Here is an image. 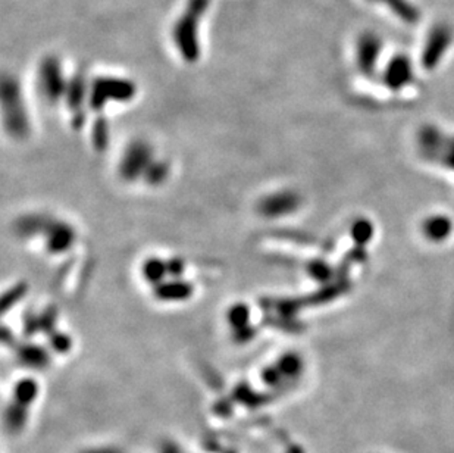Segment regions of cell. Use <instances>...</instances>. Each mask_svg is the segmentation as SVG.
Here are the masks:
<instances>
[{
    "label": "cell",
    "mask_w": 454,
    "mask_h": 453,
    "mask_svg": "<svg viewBox=\"0 0 454 453\" xmlns=\"http://www.w3.org/2000/svg\"><path fill=\"white\" fill-rule=\"evenodd\" d=\"M38 395L40 386L34 378H21L13 384L4 415L5 430L11 436H18L27 428Z\"/></svg>",
    "instance_id": "cell-1"
},
{
    "label": "cell",
    "mask_w": 454,
    "mask_h": 453,
    "mask_svg": "<svg viewBox=\"0 0 454 453\" xmlns=\"http://www.w3.org/2000/svg\"><path fill=\"white\" fill-rule=\"evenodd\" d=\"M419 148L426 158L434 159L454 171V137L443 136L434 127H425L419 134Z\"/></svg>",
    "instance_id": "cell-2"
},
{
    "label": "cell",
    "mask_w": 454,
    "mask_h": 453,
    "mask_svg": "<svg viewBox=\"0 0 454 453\" xmlns=\"http://www.w3.org/2000/svg\"><path fill=\"white\" fill-rule=\"evenodd\" d=\"M152 162L153 156L149 144L143 140H134L128 144L122 155L119 163L121 177L127 181H135L144 175Z\"/></svg>",
    "instance_id": "cell-3"
},
{
    "label": "cell",
    "mask_w": 454,
    "mask_h": 453,
    "mask_svg": "<svg viewBox=\"0 0 454 453\" xmlns=\"http://www.w3.org/2000/svg\"><path fill=\"white\" fill-rule=\"evenodd\" d=\"M135 89L128 81L116 78H99L90 92V107L93 111H100L109 100H130Z\"/></svg>",
    "instance_id": "cell-4"
},
{
    "label": "cell",
    "mask_w": 454,
    "mask_h": 453,
    "mask_svg": "<svg viewBox=\"0 0 454 453\" xmlns=\"http://www.w3.org/2000/svg\"><path fill=\"white\" fill-rule=\"evenodd\" d=\"M4 108H5V126L11 136L23 138L28 134V118L23 103L19 100L16 84H4Z\"/></svg>",
    "instance_id": "cell-5"
},
{
    "label": "cell",
    "mask_w": 454,
    "mask_h": 453,
    "mask_svg": "<svg viewBox=\"0 0 454 453\" xmlns=\"http://www.w3.org/2000/svg\"><path fill=\"white\" fill-rule=\"evenodd\" d=\"M300 204L301 199L296 192L284 190L265 196L258 204V211L265 218L277 219L294 214L300 208Z\"/></svg>",
    "instance_id": "cell-6"
},
{
    "label": "cell",
    "mask_w": 454,
    "mask_h": 453,
    "mask_svg": "<svg viewBox=\"0 0 454 453\" xmlns=\"http://www.w3.org/2000/svg\"><path fill=\"white\" fill-rule=\"evenodd\" d=\"M451 40H453L451 30L445 26H438L437 28L431 31L423 55H422V64L425 68L431 70L438 65L440 59L444 56L445 50L451 45Z\"/></svg>",
    "instance_id": "cell-7"
},
{
    "label": "cell",
    "mask_w": 454,
    "mask_h": 453,
    "mask_svg": "<svg viewBox=\"0 0 454 453\" xmlns=\"http://www.w3.org/2000/svg\"><path fill=\"white\" fill-rule=\"evenodd\" d=\"M384 81L385 86L393 92H400L407 87L414 81V70H411L410 60L404 55L391 59L384 74Z\"/></svg>",
    "instance_id": "cell-8"
},
{
    "label": "cell",
    "mask_w": 454,
    "mask_h": 453,
    "mask_svg": "<svg viewBox=\"0 0 454 453\" xmlns=\"http://www.w3.org/2000/svg\"><path fill=\"white\" fill-rule=\"evenodd\" d=\"M46 246L52 253H64L70 251L75 241V231L67 222L53 221L49 224L46 230Z\"/></svg>",
    "instance_id": "cell-9"
},
{
    "label": "cell",
    "mask_w": 454,
    "mask_h": 453,
    "mask_svg": "<svg viewBox=\"0 0 454 453\" xmlns=\"http://www.w3.org/2000/svg\"><path fill=\"white\" fill-rule=\"evenodd\" d=\"M381 53V41L374 34H365L358 46V67L363 75H372Z\"/></svg>",
    "instance_id": "cell-10"
},
{
    "label": "cell",
    "mask_w": 454,
    "mask_h": 453,
    "mask_svg": "<svg viewBox=\"0 0 454 453\" xmlns=\"http://www.w3.org/2000/svg\"><path fill=\"white\" fill-rule=\"evenodd\" d=\"M155 298L162 302H182L193 295V284L182 278L165 280L155 285Z\"/></svg>",
    "instance_id": "cell-11"
},
{
    "label": "cell",
    "mask_w": 454,
    "mask_h": 453,
    "mask_svg": "<svg viewBox=\"0 0 454 453\" xmlns=\"http://www.w3.org/2000/svg\"><path fill=\"white\" fill-rule=\"evenodd\" d=\"M453 231V224L450 218L437 215V217H429L423 221L422 224V233L429 241H444Z\"/></svg>",
    "instance_id": "cell-12"
},
{
    "label": "cell",
    "mask_w": 454,
    "mask_h": 453,
    "mask_svg": "<svg viewBox=\"0 0 454 453\" xmlns=\"http://www.w3.org/2000/svg\"><path fill=\"white\" fill-rule=\"evenodd\" d=\"M41 84H43L45 93L50 100H57L67 92L65 82L62 80V75L55 64H49L45 67L43 74H41Z\"/></svg>",
    "instance_id": "cell-13"
},
{
    "label": "cell",
    "mask_w": 454,
    "mask_h": 453,
    "mask_svg": "<svg viewBox=\"0 0 454 453\" xmlns=\"http://www.w3.org/2000/svg\"><path fill=\"white\" fill-rule=\"evenodd\" d=\"M16 355L21 364L33 369H41L49 364V355L46 350L31 343L19 346L16 350Z\"/></svg>",
    "instance_id": "cell-14"
},
{
    "label": "cell",
    "mask_w": 454,
    "mask_h": 453,
    "mask_svg": "<svg viewBox=\"0 0 454 453\" xmlns=\"http://www.w3.org/2000/svg\"><path fill=\"white\" fill-rule=\"evenodd\" d=\"M367 2H377L384 5L387 9L393 12L403 23L414 24L419 19V11L409 0H367Z\"/></svg>",
    "instance_id": "cell-15"
},
{
    "label": "cell",
    "mask_w": 454,
    "mask_h": 453,
    "mask_svg": "<svg viewBox=\"0 0 454 453\" xmlns=\"http://www.w3.org/2000/svg\"><path fill=\"white\" fill-rule=\"evenodd\" d=\"M52 222L50 218L43 217V215H27L19 218L15 224V231L16 234L23 237H30L34 234L46 233L49 224Z\"/></svg>",
    "instance_id": "cell-16"
},
{
    "label": "cell",
    "mask_w": 454,
    "mask_h": 453,
    "mask_svg": "<svg viewBox=\"0 0 454 453\" xmlns=\"http://www.w3.org/2000/svg\"><path fill=\"white\" fill-rule=\"evenodd\" d=\"M141 273L144 280L150 283L153 287L163 283L165 277L168 275V265L167 261H162L159 258H149L141 266Z\"/></svg>",
    "instance_id": "cell-17"
},
{
    "label": "cell",
    "mask_w": 454,
    "mask_h": 453,
    "mask_svg": "<svg viewBox=\"0 0 454 453\" xmlns=\"http://www.w3.org/2000/svg\"><path fill=\"white\" fill-rule=\"evenodd\" d=\"M92 141L93 148L99 152H103L109 146V127L105 118H99L92 130Z\"/></svg>",
    "instance_id": "cell-18"
},
{
    "label": "cell",
    "mask_w": 454,
    "mask_h": 453,
    "mask_svg": "<svg viewBox=\"0 0 454 453\" xmlns=\"http://www.w3.org/2000/svg\"><path fill=\"white\" fill-rule=\"evenodd\" d=\"M249 321H250V309H249V306L244 305V303H237V305H233L230 307L228 322L233 327L234 332H236V329H240V328L250 325Z\"/></svg>",
    "instance_id": "cell-19"
},
{
    "label": "cell",
    "mask_w": 454,
    "mask_h": 453,
    "mask_svg": "<svg viewBox=\"0 0 454 453\" xmlns=\"http://www.w3.org/2000/svg\"><path fill=\"white\" fill-rule=\"evenodd\" d=\"M168 174H170V167H168L167 162L153 160L150 163V167L148 168V171L144 173L143 178L146 180V182L150 185H159L165 180H167Z\"/></svg>",
    "instance_id": "cell-20"
},
{
    "label": "cell",
    "mask_w": 454,
    "mask_h": 453,
    "mask_svg": "<svg viewBox=\"0 0 454 453\" xmlns=\"http://www.w3.org/2000/svg\"><path fill=\"white\" fill-rule=\"evenodd\" d=\"M67 100H68V105L71 108H78L82 100H84V81L77 78L74 80L70 87L67 89Z\"/></svg>",
    "instance_id": "cell-21"
},
{
    "label": "cell",
    "mask_w": 454,
    "mask_h": 453,
    "mask_svg": "<svg viewBox=\"0 0 454 453\" xmlns=\"http://www.w3.org/2000/svg\"><path fill=\"white\" fill-rule=\"evenodd\" d=\"M352 234L359 244H366L370 240V237H372V225L367 221H359L355 224Z\"/></svg>",
    "instance_id": "cell-22"
},
{
    "label": "cell",
    "mask_w": 454,
    "mask_h": 453,
    "mask_svg": "<svg viewBox=\"0 0 454 453\" xmlns=\"http://www.w3.org/2000/svg\"><path fill=\"white\" fill-rule=\"evenodd\" d=\"M78 453H127L126 449L114 443H97L81 449Z\"/></svg>",
    "instance_id": "cell-23"
},
{
    "label": "cell",
    "mask_w": 454,
    "mask_h": 453,
    "mask_svg": "<svg viewBox=\"0 0 454 453\" xmlns=\"http://www.w3.org/2000/svg\"><path fill=\"white\" fill-rule=\"evenodd\" d=\"M49 336H50V347L55 350V352L64 354V352H67V350H70L71 339L67 334L60 333V332H53Z\"/></svg>",
    "instance_id": "cell-24"
},
{
    "label": "cell",
    "mask_w": 454,
    "mask_h": 453,
    "mask_svg": "<svg viewBox=\"0 0 454 453\" xmlns=\"http://www.w3.org/2000/svg\"><path fill=\"white\" fill-rule=\"evenodd\" d=\"M26 292H27V285L26 284H18L13 288H11V290L4 296V300H2V309H4V311H8V307L15 305L21 298L26 295Z\"/></svg>",
    "instance_id": "cell-25"
},
{
    "label": "cell",
    "mask_w": 454,
    "mask_h": 453,
    "mask_svg": "<svg viewBox=\"0 0 454 453\" xmlns=\"http://www.w3.org/2000/svg\"><path fill=\"white\" fill-rule=\"evenodd\" d=\"M55 321H56V309L49 307L38 317L40 322V332H48V334H52L55 332Z\"/></svg>",
    "instance_id": "cell-26"
},
{
    "label": "cell",
    "mask_w": 454,
    "mask_h": 453,
    "mask_svg": "<svg viewBox=\"0 0 454 453\" xmlns=\"http://www.w3.org/2000/svg\"><path fill=\"white\" fill-rule=\"evenodd\" d=\"M309 273H311V275H314L319 281H323L329 277L328 266L322 262H314V263L309 265Z\"/></svg>",
    "instance_id": "cell-27"
},
{
    "label": "cell",
    "mask_w": 454,
    "mask_h": 453,
    "mask_svg": "<svg viewBox=\"0 0 454 453\" xmlns=\"http://www.w3.org/2000/svg\"><path fill=\"white\" fill-rule=\"evenodd\" d=\"M167 265H168V275H171L172 278H181L182 273H184V261L179 259V258H174V259H170L167 261Z\"/></svg>",
    "instance_id": "cell-28"
}]
</instances>
